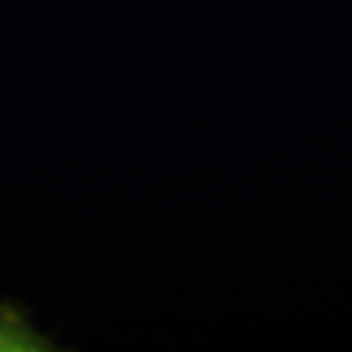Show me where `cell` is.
I'll return each instance as SVG.
<instances>
[{
  "mask_svg": "<svg viewBox=\"0 0 352 352\" xmlns=\"http://www.w3.org/2000/svg\"><path fill=\"white\" fill-rule=\"evenodd\" d=\"M0 350L42 352L55 350V344L29 324L24 308L13 302H0Z\"/></svg>",
  "mask_w": 352,
  "mask_h": 352,
  "instance_id": "6da1fadb",
  "label": "cell"
}]
</instances>
